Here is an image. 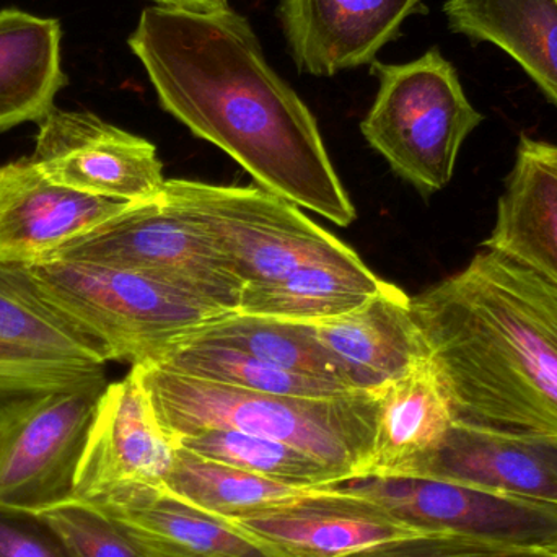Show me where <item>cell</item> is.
I'll return each mask as SVG.
<instances>
[{
	"label": "cell",
	"instance_id": "obj_22",
	"mask_svg": "<svg viewBox=\"0 0 557 557\" xmlns=\"http://www.w3.org/2000/svg\"><path fill=\"white\" fill-rule=\"evenodd\" d=\"M448 25L499 46L557 104V0H447Z\"/></svg>",
	"mask_w": 557,
	"mask_h": 557
},
{
	"label": "cell",
	"instance_id": "obj_16",
	"mask_svg": "<svg viewBox=\"0 0 557 557\" xmlns=\"http://www.w3.org/2000/svg\"><path fill=\"white\" fill-rule=\"evenodd\" d=\"M314 333L352 392L382 393L429 362L411 297L389 282L357 310L314 323Z\"/></svg>",
	"mask_w": 557,
	"mask_h": 557
},
{
	"label": "cell",
	"instance_id": "obj_5",
	"mask_svg": "<svg viewBox=\"0 0 557 557\" xmlns=\"http://www.w3.org/2000/svg\"><path fill=\"white\" fill-rule=\"evenodd\" d=\"M162 199L212 245L244 287L305 264L363 263L298 206L263 188L166 180Z\"/></svg>",
	"mask_w": 557,
	"mask_h": 557
},
{
	"label": "cell",
	"instance_id": "obj_30",
	"mask_svg": "<svg viewBox=\"0 0 557 557\" xmlns=\"http://www.w3.org/2000/svg\"><path fill=\"white\" fill-rule=\"evenodd\" d=\"M0 557H74L38 513L0 506Z\"/></svg>",
	"mask_w": 557,
	"mask_h": 557
},
{
	"label": "cell",
	"instance_id": "obj_26",
	"mask_svg": "<svg viewBox=\"0 0 557 557\" xmlns=\"http://www.w3.org/2000/svg\"><path fill=\"white\" fill-rule=\"evenodd\" d=\"M178 445L206 460L292 486L330 487L349 483L346 474L292 445L232 429H208L183 435Z\"/></svg>",
	"mask_w": 557,
	"mask_h": 557
},
{
	"label": "cell",
	"instance_id": "obj_10",
	"mask_svg": "<svg viewBox=\"0 0 557 557\" xmlns=\"http://www.w3.org/2000/svg\"><path fill=\"white\" fill-rule=\"evenodd\" d=\"M344 486L428 533H454L552 552L557 506L434 478L362 480Z\"/></svg>",
	"mask_w": 557,
	"mask_h": 557
},
{
	"label": "cell",
	"instance_id": "obj_7",
	"mask_svg": "<svg viewBox=\"0 0 557 557\" xmlns=\"http://www.w3.org/2000/svg\"><path fill=\"white\" fill-rule=\"evenodd\" d=\"M107 379L0 405V506L39 513L74 497Z\"/></svg>",
	"mask_w": 557,
	"mask_h": 557
},
{
	"label": "cell",
	"instance_id": "obj_15",
	"mask_svg": "<svg viewBox=\"0 0 557 557\" xmlns=\"http://www.w3.org/2000/svg\"><path fill=\"white\" fill-rule=\"evenodd\" d=\"M222 520L285 557H341L428 533L357 496L344 484L307 503Z\"/></svg>",
	"mask_w": 557,
	"mask_h": 557
},
{
	"label": "cell",
	"instance_id": "obj_17",
	"mask_svg": "<svg viewBox=\"0 0 557 557\" xmlns=\"http://www.w3.org/2000/svg\"><path fill=\"white\" fill-rule=\"evenodd\" d=\"M425 478L557 506V435L454 422Z\"/></svg>",
	"mask_w": 557,
	"mask_h": 557
},
{
	"label": "cell",
	"instance_id": "obj_2",
	"mask_svg": "<svg viewBox=\"0 0 557 557\" xmlns=\"http://www.w3.org/2000/svg\"><path fill=\"white\" fill-rule=\"evenodd\" d=\"M458 424L557 435V285L484 250L411 297Z\"/></svg>",
	"mask_w": 557,
	"mask_h": 557
},
{
	"label": "cell",
	"instance_id": "obj_20",
	"mask_svg": "<svg viewBox=\"0 0 557 557\" xmlns=\"http://www.w3.org/2000/svg\"><path fill=\"white\" fill-rule=\"evenodd\" d=\"M484 250L557 285V146L523 136Z\"/></svg>",
	"mask_w": 557,
	"mask_h": 557
},
{
	"label": "cell",
	"instance_id": "obj_29",
	"mask_svg": "<svg viewBox=\"0 0 557 557\" xmlns=\"http://www.w3.org/2000/svg\"><path fill=\"white\" fill-rule=\"evenodd\" d=\"M341 557H552V553L454 533H424L367 546Z\"/></svg>",
	"mask_w": 557,
	"mask_h": 557
},
{
	"label": "cell",
	"instance_id": "obj_27",
	"mask_svg": "<svg viewBox=\"0 0 557 557\" xmlns=\"http://www.w3.org/2000/svg\"><path fill=\"white\" fill-rule=\"evenodd\" d=\"M193 334L244 350L287 372L346 386L318 341L314 324L290 323L234 311Z\"/></svg>",
	"mask_w": 557,
	"mask_h": 557
},
{
	"label": "cell",
	"instance_id": "obj_19",
	"mask_svg": "<svg viewBox=\"0 0 557 557\" xmlns=\"http://www.w3.org/2000/svg\"><path fill=\"white\" fill-rule=\"evenodd\" d=\"M454 422L431 362L396 380L382 392L372 451L359 481L425 478Z\"/></svg>",
	"mask_w": 557,
	"mask_h": 557
},
{
	"label": "cell",
	"instance_id": "obj_11",
	"mask_svg": "<svg viewBox=\"0 0 557 557\" xmlns=\"http://www.w3.org/2000/svg\"><path fill=\"white\" fill-rule=\"evenodd\" d=\"M38 126L29 159L55 185L127 205L162 195L166 180L150 140L88 111L54 108Z\"/></svg>",
	"mask_w": 557,
	"mask_h": 557
},
{
	"label": "cell",
	"instance_id": "obj_31",
	"mask_svg": "<svg viewBox=\"0 0 557 557\" xmlns=\"http://www.w3.org/2000/svg\"><path fill=\"white\" fill-rule=\"evenodd\" d=\"M160 7L188 10V12H221L231 9V0H156Z\"/></svg>",
	"mask_w": 557,
	"mask_h": 557
},
{
	"label": "cell",
	"instance_id": "obj_4",
	"mask_svg": "<svg viewBox=\"0 0 557 557\" xmlns=\"http://www.w3.org/2000/svg\"><path fill=\"white\" fill-rule=\"evenodd\" d=\"M39 290L100 341L111 360L146 363L173 341L234 313L165 282L82 261L26 268Z\"/></svg>",
	"mask_w": 557,
	"mask_h": 557
},
{
	"label": "cell",
	"instance_id": "obj_32",
	"mask_svg": "<svg viewBox=\"0 0 557 557\" xmlns=\"http://www.w3.org/2000/svg\"><path fill=\"white\" fill-rule=\"evenodd\" d=\"M3 434H5V422L0 419V444H2Z\"/></svg>",
	"mask_w": 557,
	"mask_h": 557
},
{
	"label": "cell",
	"instance_id": "obj_13",
	"mask_svg": "<svg viewBox=\"0 0 557 557\" xmlns=\"http://www.w3.org/2000/svg\"><path fill=\"white\" fill-rule=\"evenodd\" d=\"M55 185L29 157L0 166V264L32 268L129 208Z\"/></svg>",
	"mask_w": 557,
	"mask_h": 557
},
{
	"label": "cell",
	"instance_id": "obj_9",
	"mask_svg": "<svg viewBox=\"0 0 557 557\" xmlns=\"http://www.w3.org/2000/svg\"><path fill=\"white\" fill-rule=\"evenodd\" d=\"M110 354L41 290L0 264V405L107 379Z\"/></svg>",
	"mask_w": 557,
	"mask_h": 557
},
{
	"label": "cell",
	"instance_id": "obj_24",
	"mask_svg": "<svg viewBox=\"0 0 557 557\" xmlns=\"http://www.w3.org/2000/svg\"><path fill=\"white\" fill-rule=\"evenodd\" d=\"M331 487H304L268 480L238 468L193 455L180 447L166 480L170 497L218 519L253 516L307 503Z\"/></svg>",
	"mask_w": 557,
	"mask_h": 557
},
{
	"label": "cell",
	"instance_id": "obj_23",
	"mask_svg": "<svg viewBox=\"0 0 557 557\" xmlns=\"http://www.w3.org/2000/svg\"><path fill=\"white\" fill-rule=\"evenodd\" d=\"M388 282L366 264H305L276 281L245 285L237 313L321 323L366 305Z\"/></svg>",
	"mask_w": 557,
	"mask_h": 557
},
{
	"label": "cell",
	"instance_id": "obj_14",
	"mask_svg": "<svg viewBox=\"0 0 557 557\" xmlns=\"http://www.w3.org/2000/svg\"><path fill=\"white\" fill-rule=\"evenodd\" d=\"M424 0H278L288 52L301 74L333 77L376 61Z\"/></svg>",
	"mask_w": 557,
	"mask_h": 557
},
{
	"label": "cell",
	"instance_id": "obj_1",
	"mask_svg": "<svg viewBox=\"0 0 557 557\" xmlns=\"http://www.w3.org/2000/svg\"><path fill=\"white\" fill-rule=\"evenodd\" d=\"M127 45L160 107L224 150L261 188L339 227L356 221L317 120L271 67L244 15L149 7Z\"/></svg>",
	"mask_w": 557,
	"mask_h": 557
},
{
	"label": "cell",
	"instance_id": "obj_12",
	"mask_svg": "<svg viewBox=\"0 0 557 557\" xmlns=\"http://www.w3.org/2000/svg\"><path fill=\"white\" fill-rule=\"evenodd\" d=\"M180 445L133 373L108 383L88 432L74 499L98 503L129 490H163Z\"/></svg>",
	"mask_w": 557,
	"mask_h": 557
},
{
	"label": "cell",
	"instance_id": "obj_21",
	"mask_svg": "<svg viewBox=\"0 0 557 557\" xmlns=\"http://www.w3.org/2000/svg\"><path fill=\"white\" fill-rule=\"evenodd\" d=\"M58 20L18 9L0 10V133L41 123L67 85Z\"/></svg>",
	"mask_w": 557,
	"mask_h": 557
},
{
	"label": "cell",
	"instance_id": "obj_8",
	"mask_svg": "<svg viewBox=\"0 0 557 557\" xmlns=\"http://www.w3.org/2000/svg\"><path fill=\"white\" fill-rule=\"evenodd\" d=\"M49 260L146 274L227 311H237L244 290L224 258L163 202L162 195L131 205Z\"/></svg>",
	"mask_w": 557,
	"mask_h": 557
},
{
	"label": "cell",
	"instance_id": "obj_3",
	"mask_svg": "<svg viewBox=\"0 0 557 557\" xmlns=\"http://www.w3.org/2000/svg\"><path fill=\"white\" fill-rule=\"evenodd\" d=\"M131 373L176 442L208 429H232L292 445L346 474L349 483L362 478L382 393L274 395L191 379L153 363H137Z\"/></svg>",
	"mask_w": 557,
	"mask_h": 557
},
{
	"label": "cell",
	"instance_id": "obj_18",
	"mask_svg": "<svg viewBox=\"0 0 557 557\" xmlns=\"http://www.w3.org/2000/svg\"><path fill=\"white\" fill-rule=\"evenodd\" d=\"M90 506L113 520L144 557H285L163 490L121 491Z\"/></svg>",
	"mask_w": 557,
	"mask_h": 557
},
{
	"label": "cell",
	"instance_id": "obj_28",
	"mask_svg": "<svg viewBox=\"0 0 557 557\" xmlns=\"http://www.w3.org/2000/svg\"><path fill=\"white\" fill-rule=\"evenodd\" d=\"M38 516L51 525L74 557H144L113 520L74 497Z\"/></svg>",
	"mask_w": 557,
	"mask_h": 557
},
{
	"label": "cell",
	"instance_id": "obj_25",
	"mask_svg": "<svg viewBox=\"0 0 557 557\" xmlns=\"http://www.w3.org/2000/svg\"><path fill=\"white\" fill-rule=\"evenodd\" d=\"M146 363L191 379L274 395L326 398L354 393L339 383L287 372L244 350L202 339L196 334L173 341Z\"/></svg>",
	"mask_w": 557,
	"mask_h": 557
},
{
	"label": "cell",
	"instance_id": "obj_33",
	"mask_svg": "<svg viewBox=\"0 0 557 557\" xmlns=\"http://www.w3.org/2000/svg\"><path fill=\"white\" fill-rule=\"evenodd\" d=\"M552 557H557V545H556V548L555 549H552Z\"/></svg>",
	"mask_w": 557,
	"mask_h": 557
},
{
	"label": "cell",
	"instance_id": "obj_6",
	"mask_svg": "<svg viewBox=\"0 0 557 557\" xmlns=\"http://www.w3.org/2000/svg\"><path fill=\"white\" fill-rule=\"evenodd\" d=\"M370 71L379 78V91L360 123L363 137L419 193L441 191L483 114L438 49L406 64L373 61Z\"/></svg>",
	"mask_w": 557,
	"mask_h": 557
}]
</instances>
